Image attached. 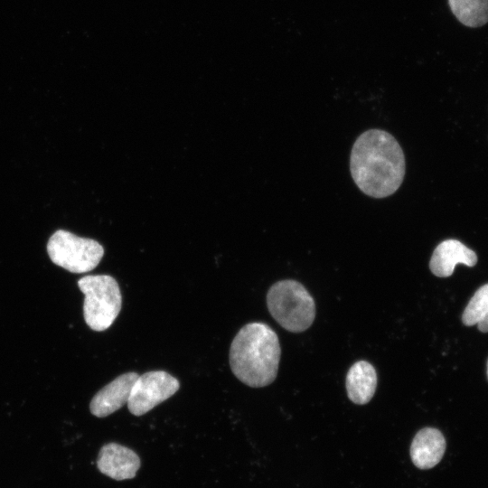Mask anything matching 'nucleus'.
<instances>
[{
    "mask_svg": "<svg viewBox=\"0 0 488 488\" xmlns=\"http://www.w3.org/2000/svg\"><path fill=\"white\" fill-rule=\"evenodd\" d=\"M462 322L466 326L477 324L483 333H488V283L480 286L462 314Z\"/></svg>",
    "mask_w": 488,
    "mask_h": 488,
    "instance_id": "13",
    "label": "nucleus"
},
{
    "mask_svg": "<svg viewBox=\"0 0 488 488\" xmlns=\"http://www.w3.org/2000/svg\"><path fill=\"white\" fill-rule=\"evenodd\" d=\"M140 465L141 461L136 452L114 442L104 445L97 459L99 472L117 481L134 478Z\"/></svg>",
    "mask_w": 488,
    "mask_h": 488,
    "instance_id": "7",
    "label": "nucleus"
},
{
    "mask_svg": "<svg viewBox=\"0 0 488 488\" xmlns=\"http://www.w3.org/2000/svg\"><path fill=\"white\" fill-rule=\"evenodd\" d=\"M84 294L83 315L89 328L107 330L117 317L122 306V295L117 280L109 275H89L79 279Z\"/></svg>",
    "mask_w": 488,
    "mask_h": 488,
    "instance_id": "4",
    "label": "nucleus"
},
{
    "mask_svg": "<svg viewBox=\"0 0 488 488\" xmlns=\"http://www.w3.org/2000/svg\"><path fill=\"white\" fill-rule=\"evenodd\" d=\"M280 356V343L275 331L264 323H249L231 342L230 365L242 383L261 388L275 380Z\"/></svg>",
    "mask_w": 488,
    "mask_h": 488,
    "instance_id": "2",
    "label": "nucleus"
},
{
    "mask_svg": "<svg viewBox=\"0 0 488 488\" xmlns=\"http://www.w3.org/2000/svg\"><path fill=\"white\" fill-rule=\"evenodd\" d=\"M47 252L54 264L79 274L94 269L104 255V249L94 239L59 230L51 236Z\"/></svg>",
    "mask_w": 488,
    "mask_h": 488,
    "instance_id": "5",
    "label": "nucleus"
},
{
    "mask_svg": "<svg viewBox=\"0 0 488 488\" xmlns=\"http://www.w3.org/2000/svg\"><path fill=\"white\" fill-rule=\"evenodd\" d=\"M179 388V380L164 371H152L139 375L127 403L128 410L135 416H142L168 399Z\"/></svg>",
    "mask_w": 488,
    "mask_h": 488,
    "instance_id": "6",
    "label": "nucleus"
},
{
    "mask_svg": "<svg viewBox=\"0 0 488 488\" xmlns=\"http://www.w3.org/2000/svg\"><path fill=\"white\" fill-rule=\"evenodd\" d=\"M267 305L272 317L292 333L305 331L315 318L314 298L296 280L286 279L272 285L267 294Z\"/></svg>",
    "mask_w": 488,
    "mask_h": 488,
    "instance_id": "3",
    "label": "nucleus"
},
{
    "mask_svg": "<svg viewBox=\"0 0 488 488\" xmlns=\"http://www.w3.org/2000/svg\"><path fill=\"white\" fill-rule=\"evenodd\" d=\"M377 387V373L374 367L366 361H359L352 365L346 375L348 398L355 404L368 403Z\"/></svg>",
    "mask_w": 488,
    "mask_h": 488,
    "instance_id": "11",
    "label": "nucleus"
},
{
    "mask_svg": "<svg viewBox=\"0 0 488 488\" xmlns=\"http://www.w3.org/2000/svg\"><path fill=\"white\" fill-rule=\"evenodd\" d=\"M487 378H488V361H487V369H486Z\"/></svg>",
    "mask_w": 488,
    "mask_h": 488,
    "instance_id": "14",
    "label": "nucleus"
},
{
    "mask_svg": "<svg viewBox=\"0 0 488 488\" xmlns=\"http://www.w3.org/2000/svg\"><path fill=\"white\" fill-rule=\"evenodd\" d=\"M448 5L456 19L467 27L488 23V0H448Z\"/></svg>",
    "mask_w": 488,
    "mask_h": 488,
    "instance_id": "12",
    "label": "nucleus"
},
{
    "mask_svg": "<svg viewBox=\"0 0 488 488\" xmlns=\"http://www.w3.org/2000/svg\"><path fill=\"white\" fill-rule=\"evenodd\" d=\"M138 376L134 371L126 372L103 387L90 401L91 414L98 418H105L126 405Z\"/></svg>",
    "mask_w": 488,
    "mask_h": 488,
    "instance_id": "8",
    "label": "nucleus"
},
{
    "mask_svg": "<svg viewBox=\"0 0 488 488\" xmlns=\"http://www.w3.org/2000/svg\"><path fill=\"white\" fill-rule=\"evenodd\" d=\"M405 156L395 137L381 129H370L354 142L351 157L352 177L359 189L371 197L393 194L405 176Z\"/></svg>",
    "mask_w": 488,
    "mask_h": 488,
    "instance_id": "1",
    "label": "nucleus"
},
{
    "mask_svg": "<svg viewBox=\"0 0 488 488\" xmlns=\"http://www.w3.org/2000/svg\"><path fill=\"white\" fill-rule=\"evenodd\" d=\"M475 252L461 241L449 239L439 243L429 261L431 272L439 277H450L457 264L474 267L477 263Z\"/></svg>",
    "mask_w": 488,
    "mask_h": 488,
    "instance_id": "9",
    "label": "nucleus"
},
{
    "mask_svg": "<svg viewBox=\"0 0 488 488\" xmlns=\"http://www.w3.org/2000/svg\"><path fill=\"white\" fill-rule=\"evenodd\" d=\"M446 447V439L441 431L434 427H424L415 435L411 442V461L419 469H430L441 461Z\"/></svg>",
    "mask_w": 488,
    "mask_h": 488,
    "instance_id": "10",
    "label": "nucleus"
}]
</instances>
